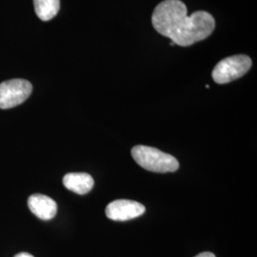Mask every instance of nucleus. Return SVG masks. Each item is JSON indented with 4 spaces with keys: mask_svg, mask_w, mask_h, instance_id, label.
Returning <instances> with one entry per match:
<instances>
[{
    "mask_svg": "<svg viewBox=\"0 0 257 257\" xmlns=\"http://www.w3.org/2000/svg\"><path fill=\"white\" fill-rule=\"evenodd\" d=\"M152 22L157 33L181 47L202 41L211 36L215 28V20L211 14L198 11L189 17L186 5L180 0H164L158 4Z\"/></svg>",
    "mask_w": 257,
    "mask_h": 257,
    "instance_id": "nucleus-1",
    "label": "nucleus"
},
{
    "mask_svg": "<svg viewBox=\"0 0 257 257\" xmlns=\"http://www.w3.org/2000/svg\"><path fill=\"white\" fill-rule=\"evenodd\" d=\"M132 156L138 165L154 173H172L179 168V163L175 156L156 148L138 145L132 149Z\"/></svg>",
    "mask_w": 257,
    "mask_h": 257,
    "instance_id": "nucleus-2",
    "label": "nucleus"
},
{
    "mask_svg": "<svg viewBox=\"0 0 257 257\" xmlns=\"http://www.w3.org/2000/svg\"><path fill=\"white\" fill-rule=\"evenodd\" d=\"M251 59L246 55H236L222 59L212 71V78L217 84H227L247 74Z\"/></svg>",
    "mask_w": 257,
    "mask_h": 257,
    "instance_id": "nucleus-3",
    "label": "nucleus"
},
{
    "mask_svg": "<svg viewBox=\"0 0 257 257\" xmlns=\"http://www.w3.org/2000/svg\"><path fill=\"white\" fill-rule=\"evenodd\" d=\"M32 92V84L25 79L18 78L0 83V109L19 106L27 100Z\"/></svg>",
    "mask_w": 257,
    "mask_h": 257,
    "instance_id": "nucleus-4",
    "label": "nucleus"
},
{
    "mask_svg": "<svg viewBox=\"0 0 257 257\" xmlns=\"http://www.w3.org/2000/svg\"><path fill=\"white\" fill-rule=\"evenodd\" d=\"M145 212V207L141 203L119 199L110 202L106 208L107 217L113 221H127L137 218Z\"/></svg>",
    "mask_w": 257,
    "mask_h": 257,
    "instance_id": "nucleus-5",
    "label": "nucleus"
},
{
    "mask_svg": "<svg viewBox=\"0 0 257 257\" xmlns=\"http://www.w3.org/2000/svg\"><path fill=\"white\" fill-rule=\"evenodd\" d=\"M28 207L41 220L53 219L57 211V205L54 199L44 194H33L28 199Z\"/></svg>",
    "mask_w": 257,
    "mask_h": 257,
    "instance_id": "nucleus-6",
    "label": "nucleus"
},
{
    "mask_svg": "<svg viewBox=\"0 0 257 257\" xmlns=\"http://www.w3.org/2000/svg\"><path fill=\"white\" fill-rule=\"evenodd\" d=\"M65 187L78 194H86L92 191L94 181L92 176L86 173H71L63 177Z\"/></svg>",
    "mask_w": 257,
    "mask_h": 257,
    "instance_id": "nucleus-7",
    "label": "nucleus"
},
{
    "mask_svg": "<svg viewBox=\"0 0 257 257\" xmlns=\"http://www.w3.org/2000/svg\"><path fill=\"white\" fill-rule=\"evenodd\" d=\"M38 19L49 21L54 19L60 9V0H34Z\"/></svg>",
    "mask_w": 257,
    "mask_h": 257,
    "instance_id": "nucleus-8",
    "label": "nucleus"
},
{
    "mask_svg": "<svg viewBox=\"0 0 257 257\" xmlns=\"http://www.w3.org/2000/svg\"><path fill=\"white\" fill-rule=\"evenodd\" d=\"M195 257H215V255L213 253H211V252H209V251H205V252H202V253H199L198 255H196Z\"/></svg>",
    "mask_w": 257,
    "mask_h": 257,
    "instance_id": "nucleus-9",
    "label": "nucleus"
},
{
    "mask_svg": "<svg viewBox=\"0 0 257 257\" xmlns=\"http://www.w3.org/2000/svg\"><path fill=\"white\" fill-rule=\"evenodd\" d=\"M15 257H34L32 254L27 253V252H20L19 254H17Z\"/></svg>",
    "mask_w": 257,
    "mask_h": 257,
    "instance_id": "nucleus-10",
    "label": "nucleus"
}]
</instances>
